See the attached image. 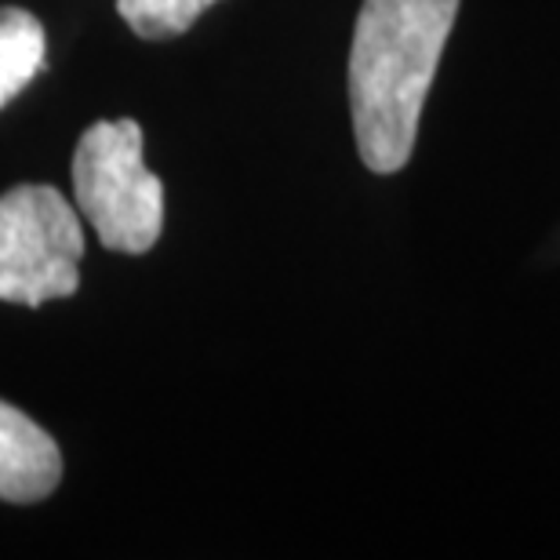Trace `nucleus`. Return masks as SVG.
Instances as JSON below:
<instances>
[{
  "mask_svg": "<svg viewBox=\"0 0 560 560\" xmlns=\"http://www.w3.org/2000/svg\"><path fill=\"white\" fill-rule=\"evenodd\" d=\"M458 0H364L350 48V109L364 167L394 175L411 161Z\"/></svg>",
  "mask_w": 560,
  "mask_h": 560,
  "instance_id": "nucleus-1",
  "label": "nucleus"
},
{
  "mask_svg": "<svg viewBox=\"0 0 560 560\" xmlns=\"http://www.w3.org/2000/svg\"><path fill=\"white\" fill-rule=\"evenodd\" d=\"M77 211L103 248L145 255L164 230V183L142 161L139 120H95L73 153Z\"/></svg>",
  "mask_w": 560,
  "mask_h": 560,
  "instance_id": "nucleus-2",
  "label": "nucleus"
},
{
  "mask_svg": "<svg viewBox=\"0 0 560 560\" xmlns=\"http://www.w3.org/2000/svg\"><path fill=\"white\" fill-rule=\"evenodd\" d=\"M84 226L51 186H15L0 197V302L37 310L81 288Z\"/></svg>",
  "mask_w": 560,
  "mask_h": 560,
  "instance_id": "nucleus-3",
  "label": "nucleus"
},
{
  "mask_svg": "<svg viewBox=\"0 0 560 560\" xmlns=\"http://www.w3.org/2000/svg\"><path fill=\"white\" fill-rule=\"evenodd\" d=\"M62 480V452L26 411L0 400V499L30 506Z\"/></svg>",
  "mask_w": 560,
  "mask_h": 560,
  "instance_id": "nucleus-4",
  "label": "nucleus"
},
{
  "mask_svg": "<svg viewBox=\"0 0 560 560\" xmlns=\"http://www.w3.org/2000/svg\"><path fill=\"white\" fill-rule=\"evenodd\" d=\"M44 70V26L22 8H0V109Z\"/></svg>",
  "mask_w": 560,
  "mask_h": 560,
  "instance_id": "nucleus-5",
  "label": "nucleus"
},
{
  "mask_svg": "<svg viewBox=\"0 0 560 560\" xmlns=\"http://www.w3.org/2000/svg\"><path fill=\"white\" fill-rule=\"evenodd\" d=\"M219 0H117L120 19L142 40H172L186 33Z\"/></svg>",
  "mask_w": 560,
  "mask_h": 560,
  "instance_id": "nucleus-6",
  "label": "nucleus"
}]
</instances>
